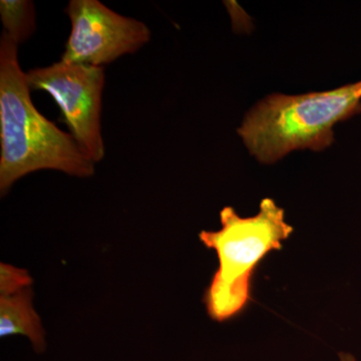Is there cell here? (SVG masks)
Masks as SVG:
<instances>
[{"instance_id": "1", "label": "cell", "mask_w": 361, "mask_h": 361, "mask_svg": "<svg viewBox=\"0 0 361 361\" xmlns=\"http://www.w3.org/2000/svg\"><path fill=\"white\" fill-rule=\"evenodd\" d=\"M0 192L39 170H56L87 178L94 165L73 135L63 132L35 108L26 73L18 61V44L0 37Z\"/></svg>"}, {"instance_id": "2", "label": "cell", "mask_w": 361, "mask_h": 361, "mask_svg": "<svg viewBox=\"0 0 361 361\" xmlns=\"http://www.w3.org/2000/svg\"><path fill=\"white\" fill-rule=\"evenodd\" d=\"M360 99L355 84L295 96L269 94L246 114L238 134L263 164L297 149L322 151L334 142V126L360 113Z\"/></svg>"}, {"instance_id": "3", "label": "cell", "mask_w": 361, "mask_h": 361, "mask_svg": "<svg viewBox=\"0 0 361 361\" xmlns=\"http://www.w3.org/2000/svg\"><path fill=\"white\" fill-rule=\"evenodd\" d=\"M220 221V230L202 231L199 239L219 259V268L204 294L207 313L215 322H225L245 310L259 263L271 251L281 250L282 241L294 229L285 221L284 209L271 198L261 201L253 217H241L232 207H225Z\"/></svg>"}, {"instance_id": "4", "label": "cell", "mask_w": 361, "mask_h": 361, "mask_svg": "<svg viewBox=\"0 0 361 361\" xmlns=\"http://www.w3.org/2000/svg\"><path fill=\"white\" fill-rule=\"evenodd\" d=\"M30 89L47 92L54 99L70 134L94 164L104 158L102 135V97L104 87L103 66L59 61L26 73Z\"/></svg>"}, {"instance_id": "5", "label": "cell", "mask_w": 361, "mask_h": 361, "mask_svg": "<svg viewBox=\"0 0 361 361\" xmlns=\"http://www.w3.org/2000/svg\"><path fill=\"white\" fill-rule=\"evenodd\" d=\"M66 13L71 30L61 61L103 66L135 54L151 40L142 21L111 11L97 0H71Z\"/></svg>"}, {"instance_id": "6", "label": "cell", "mask_w": 361, "mask_h": 361, "mask_svg": "<svg viewBox=\"0 0 361 361\" xmlns=\"http://www.w3.org/2000/svg\"><path fill=\"white\" fill-rule=\"evenodd\" d=\"M25 336L37 353L45 349V332L32 305V288L0 297V336Z\"/></svg>"}, {"instance_id": "7", "label": "cell", "mask_w": 361, "mask_h": 361, "mask_svg": "<svg viewBox=\"0 0 361 361\" xmlns=\"http://www.w3.org/2000/svg\"><path fill=\"white\" fill-rule=\"evenodd\" d=\"M0 18L4 32L18 45L37 30L35 7L30 0H1Z\"/></svg>"}, {"instance_id": "8", "label": "cell", "mask_w": 361, "mask_h": 361, "mask_svg": "<svg viewBox=\"0 0 361 361\" xmlns=\"http://www.w3.org/2000/svg\"><path fill=\"white\" fill-rule=\"evenodd\" d=\"M32 279L25 269L1 263L0 264V297L18 293L32 286Z\"/></svg>"}, {"instance_id": "9", "label": "cell", "mask_w": 361, "mask_h": 361, "mask_svg": "<svg viewBox=\"0 0 361 361\" xmlns=\"http://www.w3.org/2000/svg\"><path fill=\"white\" fill-rule=\"evenodd\" d=\"M338 356L341 361H356L355 356L350 353H339Z\"/></svg>"}, {"instance_id": "10", "label": "cell", "mask_w": 361, "mask_h": 361, "mask_svg": "<svg viewBox=\"0 0 361 361\" xmlns=\"http://www.w3.org/2000/svg\"><path fill=\"white\" fill-rule=\"evenodd\" d=\"M356 94L361 99V80L360 82H356Z\"/></svg>"}]
</instances>
